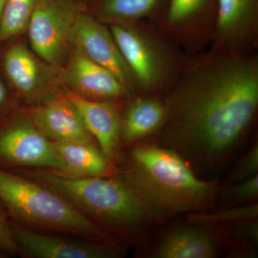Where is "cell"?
Listing matches in <instances>:
<instances>
[{"mask_svg":"<svg viewBox=\"0 0 258 258\" xmlns=\"http://www.w3.org/2000/svg\"><path fill=\"white\" fill-rule=\"evenodd\" d=\"M164 124L154 139L203 179H216L248 138L258 114V51L208 47L188 55L163 95Z\"/></svg>","mask_w":258,"mask_h":258,"instance_id":"6da1fadb","label":"cell"},{"mask_svg":"<svg viewBox=\"0 0 258 258\" xmlns=\"http://www.w3.org/2000/svg\"><path fill=\"white\" fill-rule=\"evenodd\" d=\"M119 175L155 215L165 217L215 209L218 179L199 177L179 154L147 139L123 149Z\"/></svg>","mask_w":258,"mask_h":258,"instance_id":"7a4b0ae2","label":"cell"},{"mask_svg":"<svg viewBox=\"0 0 258 258\" xmlns=\"http://www.w3.org/2000/svg\"><path fill=\"white\" fill-rule=\"evenodd\" d=\"M16 171L55 191L128 247L145 248L152 227L161 222L119 174L72 179L47 169Z\"/></svg>","mask_w":258,"mask_h":258,"instance_id":"3957f363","label":"cell"},{"mask_svg":"<svg viewBox=\"0 0 258 258\" xmlns=\"http://www.w3.org/2000/svg\"><path fill=\"white\" fill-rule=\"evenodd\" d=\"M0 205L10 220L30 230L122 243L55 191L17 171L0 169Z\"/></svg>","mask_w":258,"mask_h":258,"instance_id":"277c9868","label":"cell"},{"mask_svg":"<svg viewBox=\"0 0 258 258\" xmlns=\"http://www.w3.org/2000/svg\"><path fill=\"white\" fill-rule=\"evenodd\" d=\"M108 26L132 73L137 94L164 95L182 69L186 54L154 22Z\"/></svg>","mask_w":258,"mask_h":258,"instance_id":"5b68a950","label":"cell"},{"mask_svg":"<svg viewBox=\"0 0 258 258\" xmlns=\"http://www.w3.org/2000/svg\"><path fill=\"white\" fill-rule=\"evenodd\" d=\"M63 166L55 144L35 126L26 109L16 108L0 121V169L59 171Z\"/></svg>","mask_w":258,"mask_h":258,"instance_id":"8992f818","label":"cell"},{"mask_svg":"<svg viewBox=\"0 0 258 258\" xmlns=\"http://www.w3.org/2000/svg\"><path fill=\"white\" fill-rule=\"evenodd\" d=\"M217 0H167L154 23L188 55L210 47Z\"/></svg>","mask_w":258,"mask_h":258,"instance_id":"52a82bcc","label":"cell"},{"mask_svg":"<svg viewBox=\"0 0 258 258\" xmlns=\"http://www.w3.org/2000/svg\"><path fill=\"white\" fill-rule=\"evenodd\" d=\"M10 225L23 258H120L128 249L118 242L36 232L11 220Z\"/></svg>","mask_w":258,"mask_h":258,"instance_id":"ba28073f","label":"cell"},{"mask_svg":"<svg viewBox=\"0 0 258 258\" xmlns=\"http://www.w3.org/2000/svg\"><path fill=\"white\" fill-rule=\"evenodd\" d=\"M85 7L76 0H38L28 28L37 55L51 64L62 59L76 17Z\"/></svg>","mask_w":258,"mask_h":258,"instance_id":"9c48e42d","label":"cell"},{"mask_svg":"<svg viewBox=\"0 0 258 258\" xmlns=\"http://www.w3.org/2000/svg\"><path fill=\"white\" fill-rule=\"evenodd\" d=\"M69 44L90 60L108 70L132 94H137L133 76L108 25L93 16L86 7L76 17Z\"/></svg>","mask_w":258,"mask_h":258,"instance_id":"30bf717a","label":"cell"},{"mask_svg":"<svg viewBox=\"0 0 258 258\" xmlns=\"http://www.w3.org/2000/svg\"><path fill=\"white\" fill-rule=\"evenodd\" d=\"M227 247L228 240L220 226L186 220L166 228L144 254L151 258H214Z\"/></svg>","mask_w":258,"mask_h":258,"instance_id":"8fae6325","label":"cell"},{"mask_svg":"<svg viewBox=\"0 0 258 258\" xmlns=\"http://www.w3.org/2000/svg\"><path fill=\"white\" fill-rule=\"evenodd\" d=\"M209 47L231 53L258 51V0H217Z\"/></svg>","mask_w":258,"mask_h":258,"instance_id":"7c38bea8","label":"cell"},{"mask_svg":"<svg viewBox=\"0 0 258 258\" xmlns=\"http://www.w3.org/2000/svg\"><path fill=\"white\" fill-rule=\"evenodd\" d=\"M62 93L76 107L85 126L103 154L118 166L123 154L120 140V112L123 103L88 99L70 89Z\"/></svg>","mask_w":258,"mask_h":258,"instance_id":"4fadbf2b","label":"cell"},{"mask_svg":"<svg viewBox=\"0 0 258 258\" xmlns=\"http://www.w3.org/2000/svg\"><path fill=\"white\" fill-rule=\"evenodd\" d=\"M35 126L55 144H96L79 111L64 96H51L25 108Z\"/></svg>","mask_w":258,"mask_h":258,"instance_id":"5bb4252c","label":"cell"},{"mask_svg":"<svg viewBox=\"0 0 258 258\" xmlns=\"http://www.w3.org/2000/svg\"><path fill=\"white\" fill-rule=\"evenodd\" d=\"M71 91L95 101L123 103L134 96L108 70L75 50L68 70Z\"/></svg>","mask_w":258,"mask_h":258,"instance_id":"9a60e30c","label":"cell"},{"mask_svg":"<svg viewBox=\"0 0 258 258\" xmlns=\"http://www.w3.org/2000/svg\"><path fill=\"white\" fill-rule=\"evenodd\" d=\"M120 140L123 149L154 138L164 124L166 106L163 95L136 94L121 106Z\"/></svg>","mask_w":258,"mask_h":258,"instance_id":"2e32d148","label":"cell"},{"mask_svg":"<svg viewBox=\"0 0 258 258\" xmlns=\"http://www.w3.org/2000/svg\"><path fill=\"white\" fill-rule=\"evenodd\" d=\"M54 144L64 163L60 170L51 171L58 175L76 179L110 177L119 174V167L107 158L98 144Z\"/></svg>","mask_w":258,"mask_h":258,"instance_id":"e0dca14e","label":"cell"},{"mask_svg":"<svg viewBox=\"0 0 258 258\" xmlns=\"http://www.w3.org/2000/svg\"><path fill=\"white\" fill-rule=\"evenodd\" d=\"M167 0H89L86 10L100 21L111 23L155 22Z\"/></svg>","mask_w":258,"mask_h":258,"instance_id":"ac0fdd59","label":"cell"},{"mask_svg":"<svg viewBox=\"0 0 258 258\" xmlns=\"http://www.w3.org/2000/svg\"><path fill=\"white\" fill-rule=\"evenodd\" d=\"M3 69L13 87L22 96H37L39 69L36 60L23 45H15L5 52Z\"/></svg>","mask_w":258,"mask_h":258,"instance_id":"d6986e66","label":"cell"},{"mask_svg":"<svg viewBox=\"0 0 258 258\" xmlns=\"http://www.w3.org/2000/svg\"><path fill=\"white\" fill-rule=\"evenodd\" d=\"M38 0H7L0 20V43L28 30Z\"/></svg>","mask_w":258,"mask_h":258,"instance_id":"ffe728a7","label":"cell"},{"mask_svg":"<svg viewBox=\"0 0 258 258\" xmlns=\"http://www.w3.org/2000/svg\"><path fill=\"white\" fill-rule=\"evenodd\" d=\"M188 215L186 220L195 223L217 226L231 225L257 219L258 205L254 203L240 206L226 207Z\"/></svg>","mask_w":258,"mask_h":258,"instance_id":"44dd1931","label":"cell"},{"mask_svg":"<svg viewBox=\"0 0 258 258\" xmlns=\"http://www.w3.org/2000/svg\"><path fill=\"white\" fill-rule=\"evenodd\" d=\"M258 198V174L248 179L220 187L217 200L220 208L255 203Z\"/></svg>","mask_w":258,"mask_h":258,"instance_id":"7402d4cb","label":"cell"},{"mask_svg":"<svg viewBox=\"0 0 258 258\" xmlns=\"http://www.w3.org/2000/svg\"><path fill=\"white\" fill-rule=\"evenodd\" d=\"M257 171L258 142L256 141L226 178L225 186L248 179L257 175Z\"/></svg>","mask_w":258,"mask_h":258,"instance_id":"603a6c76","label":"cell"},{"mask_svg":"<svg viewBox=\"0 0 258 258\" xmlns=\"http://www.w3.org/2000/svg\"><path fill=\"white\" fill-rule=\"evenodd\" d=\"M0 252L5 257H21L22 251L15 241L10 229V219L0 205Z\"/></svg>","mask_w":258,"mask_h":258,"instance_id":"cb8c5ba5","label":"cell"},{"mask_svg":"<svg viewBox=\"0 0 258 258\" xmlns=\"http://www.w3.org/2000/svg\"><path fill=\"white\" fill-rule=\"evenodd\" d=\"M16 103L0 77V121L16 109Z\"/></svg>","mask_w":258,"mask_h":258,"instance_id":"d4e9b609","label":"cell"},{"mask_svg":"<svg viewBox=\"0 0 258 258\" xmlns=\"http://www.w3.org/2000/svg\"><path fill=\"white\" fill-rule=\"evenodd\" d=\"M6 1L7 0H0V20H1L2 15H3Z\"/></svg>","mask_w":258,"mask_h":258,"instance_id":"484cf974","label":"cell"},{"mask_svg":"<svg viewBox=\"0 0 258 258\" xmlns=\"http://www.w3.org/2000/svg\"><path fill=\"white\" fill-rule=\"evenodd\" d=\"M6 257H5V255L3 253V252H0V258H4Z\"/></svg>","mask_w":258,"mask_h":258,"instance_id":"4316f807","label":"cell"},{"mask_svg":"<svg viewBox=\"0 0 258 258\" xmlns=\"http://www.w3.org/2000/svg\"><path fill=\"white\" fill-rule=\"evenodd\" d=\"M76 1L80 2V3H82V2H81V0H76ZM83 4H84V3H83Z\"/></svg>","mask_w":258,"mask_h":258,"instance_id":"83f0119b","label":"cell"}]
</instances>
